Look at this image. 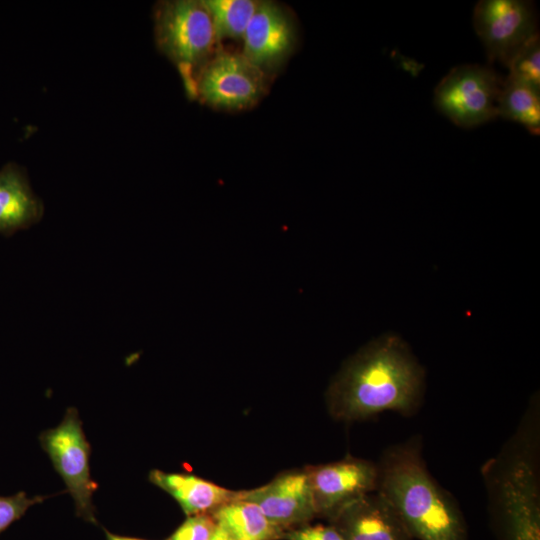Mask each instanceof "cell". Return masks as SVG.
I'll return each instance as SVG.
<instances>
[{
    "label": "cell",
    "mask_w": 540,
    "mask_h": 540,
    "mask_svg": "<svg viewBox=\"0 0 540 540\" xmlns=\"http://www.w3.org/2000/svg\"><path fill=\"white\" fill-rule=\"evenodd\" d=\"M424 370L408 346L395 335L370 342L350 358L332 382V413L360 420L384 411L410 414L422 399Z\"/></svg>",
    "instance_id": "1"
},
{
    "label": "cell",
    "mask_w": 540,
    "mask_h": 540,
    "mask_svg": "<svg viewBox=\"0 0 540 540\" xmlns=\"http://www.w3.org/2000/svg\"><path fill=\"white\" fill-rule=\"evenodd\" d=\"M377 465V491L390 502L413 539L468 540L457 504L429 474L418 441L390 447Z\"/></svg>",
    "instance_id": "2"
},
{
    "label": "cell",
    "mask_w": 540,
    "mask_h": 540,
    "mask_svg": "<svg viewBox=\"0 0 540 540\" xmlns=\"http://www.w3.org/2000/svg\"><path fill=\"white\" fill-rule=\"evenodd\" d=\"M158 49L173 62L187 92L195 97V78L218 44L211 15L198 0L158 2L153 11Z\"/></svg>",
    "instance_id": "3"
},
{
    "label": "cell",
    "mask_w": 540,
    "mask_h": 540,
    "mask_svg": "<svg viewBox=\"0 0 540 540\" xmlns=\"http://www.w3.org/2000/svg\"><path fill=\"white\" fill-rule=\"evenodd\" d=\"M504 79L491 67L459 65L434 90L436 109L455 125L473 128L499 117Z\"/></svg>",
    "instance_id": "4"
},
{
    "label": "cell",
    "mask_w": 540,
    "mask_h": 540,
    "mask_svg": "<svg viewBox=\"0 0 540 540\" xmlns=\"http://www.w3.org/2000/svg\"><path fill=\"white\" fill-rule=\"evenodd\" d=\"M269 75L242 53L217 51L195 78V97L223 110L254 106L268 91Z\"/></svg>",
    "instance_id": "5"
},
{
    "label": "cell",
    "mask_w": 540,
    "mask_h": 540,
    "mask_svg": "<svg viewBox=\"0 0 540 540\" xmlns=\"http://www.w3.org/2000/svg\"><path fill=\"white\" fill-rule=\"evenodd\" d=\"M39 439L73 497L77 515L96 523L92 496L97 484L90 476V446L77 410H67L61 423L42 432Z\"/></svg>",
    "instance_id": "6"
},
{
    "label": "cell",
    "mask_w": 540,
    "mask_h": 540,
    "mask_svg": "<svg viewBox=\"0 0 540 540\" xmlns=\"http://www.w3.org/2000/svg\"><path fill=\"white\" fill-rule=\"evenodd\" d=\"M474 29L490 62L507 66L538 34L534 4L523 0H482L473 12Z\"/></svg>",
    "instance_id": "7"
},
{
    "label": "cell",
    "mask_w": 540,
    "mask_h": 540,
    "mask_svg": "<svg viewBox=\"0 0 540 540\" xmlns=\"http://www.w3.org/2000/svg\"><path fill=\"white\" fill-rule=\"evenodd\" d=\"M297 44L298 27L292 12L273 1H258L241 53L269 75L285 63Z\"/></svg>",
    "instance_id": "8"
},
{
    "label": "cell",
    "mask_w": 540,
    "mask_h": 540,
    "mask_svg": "<svg viewBox=\"0 0 540 540\" xmlns=\"http://www.w3.org/2000/svg\"><path fill=\"white\" fill-rule=\"evenodd\" d=\"M317 514L329 521L345 506L377 490L378 465L347 458L307 471Z\"/></svg>",
    "instance_id": "9"
},
{
    "label": "cell",
    "mask_w": 540,
    "mask_h": 540,
    "mask_svg": "<svg viewBox=\"0 0 540 540\" xmlns=\"http://www.w3.org/2000/svg\"><path fill=\"white\" fill-rule=\"evenodd\" d=\"M235 498L258 506L283 531L318 515L307 472L285 474L259 488L238 492Z\"/></svg>",
    "instance_id": "10"
},
{
    "label": "cell",
    "mask_w": 540,
    "mask_h": 540,
    "mask_svg": "<svg viewBox=\"0 0 540 540\" xmlns=\"http://www.w3.org/2000/svg\"><path fill=\"white\" fill-rule=\"evenodd\" d=\"M345 540H414L379 491L353 501L330 520Z\"/></svg>",
    "instance_id": "11"
},
{
    "label": "cell",
    "mask_w": 540,
    "mask_h": 540,
    "mask_svg": "<svg viewBox=\"0 0 540 540\" xmlns=\"http://www.w3.org/2000/svg\"><path fill=\"white\" fill-rule=\"evenodd\" d=\"M44 204L33 192L26 171L16 163L0 169V234L10 237L43 217Z\"/></svg>",
    "instance_id": "12"
},
{
    "label": "cell",
    "mask_w": 540,
    "mask_h": 540,
    "mask_svg": "<svg viewBox=\"0 0 540 540\" xmlns=\"http://www.w3.org/2000/svg\"><path fill=\"white\" fill-rule=\"evenodd\" d=\"M149 480L169 493L188 516L215 511L236 495L235 492L189 474L153 470Z\"/></svg>",
    "instance_id": "13"
},
{
    "label": "cell",
    "mask_w": 540,
    "mask_h": 540,
    "mask_svg": "<svg viewBox=\"0 0 540 540\" xmlns=\"http://www.w3.org/2000/svg\"><path fill=\"white\" fill-rule=\"evenodd\" d=\"M212 517L232 540H276L284 534L258 506L235 497L217 508Z\"/></svg>",
    "instance_id": "14"
},
{
    "label": "cell",
    "mask_w": 540,
    "mask_h": 540,
    "mask_svg": "<svg viewBox=\"0 0 540 540\" xmlns=\"http://www.w3.org/2000/svg\"><path fill=\"white\" fill-rule=\"evenodd\" d=\"M499 117L523 125L530 133L540 132V89L510 76L504 79L499 98Z\"/></svg>",
    "instance_id": "15"
},
{
    "label": "cell",
    "mask_w": 540,
    "mask_h": 540,
    "mask_svg": "<svg viewBox=\"0 0 540 540\" xmlns=\"http://www.w3.org/2000/svg\"><path fill=\"white\" fill-rule=\"evenodd\" d=\"M208 9L218 43L224 38L242 39L256 10L255 0H202Z\"/></svg>",
    "instance_id": "16"
},
{
    "label": "cell",
    "mask_w": 540,
    "mask_h": 540,
    "mask_svg": "<svg viewBox=\"0 0 540 540\" xmlns=\"http://www.w3.org/2000/svg\"><path fill=\"white\" fill-rule=\"evenodd\" d=\"M501 540H540V508L529 500H515L501 510Z\"/></svg>",
    "instance_id": "17"
},
{
    "label": "cell",
    "mask_w": 540,
    "mask_h": 540,
    "mask_svg": "<svg viewBox=\"0 0 540 540\" xmlns=\"http://www.w3.org/2000/svg\"><path fill=\"white\" fill-rule=\"evenodd\" d=\"M509 75L540 89V38L539 34L531 38L513 56L508 65Z\"/></svg>",
    "instance_id": "18"
},
{
    "label": "cell",
    "mask_w": 540,
    "mask_h": 540,
    "mask_svg": "<svg viewBox=\"0 0 540 540\" xmlns=\"http://www.w3.org/2000/svg\"><path fill=\"white\" fill-rule=\"evenodd\" d=\"M45 499L42 496L29 498L21 491L12 496H0V534L13 522L20 519L29 507Z\"/></svg>",
    "instance_id": "19"
},
{
    "label": "cell",
    "mask_w": 540,
    "mask_h": 540,
    "mask_svg": "<svg viewBox=\"0 0 540 540\" xmlns=\"http://www.w3.org/2000/svg\"><path fill=\"white\" fill-rule=\"evenodd\" d=\"M216 521L208 514L189 516L168 540H209Z\"/></svg>",
    "instance_id": "20"
},
{
    "label": "cell",
    "mask_w": 540,
    "mask_h": 540,
    "mask_svg": "<svg viewBox=\"0 0 540 540\" xmlns=\"http://www.w3.org/2000/svg\"><path fill=\"white\" fill-rule=\"evenodd\" d=\"M288 540H345L333 525L305 524L283 534Z\"/></svg>",
    "instance_id": "21"
},
{
    "label": "cell",
    "mask_w": 540,
    "mask_h": 540,
    "mask_svg": "<svg viewBox=\"0 0 540 540\" xmlns=\"http://www.w3.org/2000/svg\"><path fill=\"white\" fill-rule=\"evenodd\" d=\"M209 540H232V538L229 536V534L225 531L224 528H222L216 523V528Z\"/></svg>",
    "instance_id": "22"
},
{
    "label": "cell",
    "mask_w": 540,
    "mask_h": 540,
    "mask_svg": "<svg viewBox=\"0 0 540 540\" xmlns=\"http://www.w3.org/2000/svg\"><path fill=\"white\" fill-rule=\"evenodd\" d=\"M106 532V537H107V540H143V539H137V538H130V537H125V536H119V535H115V534H112L108 531H105Z\"/></svg>",
    "instance_id": "23"
}]
</instances>
